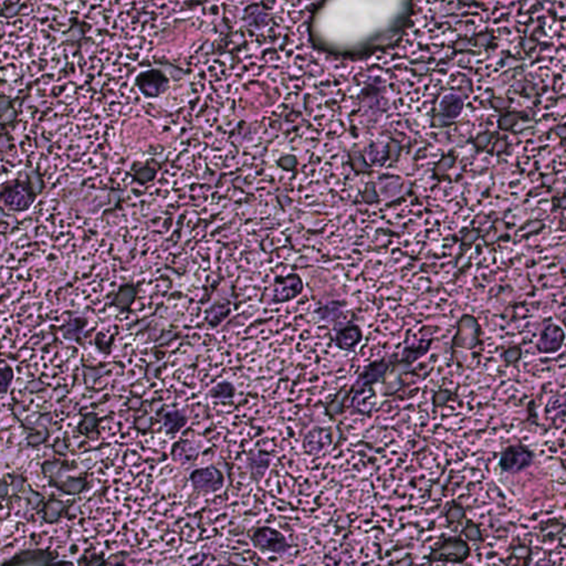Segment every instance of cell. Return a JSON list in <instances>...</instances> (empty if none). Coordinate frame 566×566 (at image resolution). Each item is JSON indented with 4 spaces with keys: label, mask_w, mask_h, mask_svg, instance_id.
I'll list each match as a JSON object with an SVG mask.
<instances>
[{
    "label": "cell",
    "mask_w": 566,
    "mask_h": 566,
    "mask_svg": "<svg viewBox=\"0 0 566 566\" xmlns=\"http://www.w3.org/2000/svg\"><path fill=\"white\" fill-rule=\"evenodd\" d=\"M252 542L259 550L275 555L284 556L291 550L286 535L270 527H260L252 533Z\"/></svg>",
    "instance_id": "obj_1"
},
{
    "label": "cell",
    "mask_w": 566,
    "mask_h": 566,
    "mask_svg": "<svg viewBox=\"0 0 566 566\" xmlns=\"http://www.w3.org/2000/svg\"><path fill=\"white\" fill-rule=\"evenodd\" d=\"M469 555L470 548L468 543L459 537H451L433 550L428 556V560L441 563H464Z\"/></svg>",
    "instance_id": "obj_2"
},
{
    "label": "cell",
    "mask_w": 566,
    "mask_h": 566,
    "mask_svg": "<svg viewBox=\"0 0 566 566\" xmlns=\"http://www.w3.org/2000/svg\"><path fill=\"white\" fill-rule=\"evenodd\" d=\"M533 455L527 447L522 445H512L501 456L500 467L509 474H514L525 469L532 464Z\"/></svg>",
    "instance_id": "obj_3"
},
{
    "label": "cell",
    "mask_w": 566,
    "mask_h": 566,
    "mask_svg": "<svg viewBox=\"0 0 566 566\" xmlns=\"http://www.w3.org/2000/svg\"><path fill=\"white\" fill-rule=\"evenodd\" d=\"M303 290L301 278L298 275L278 277L275 280L271 304L286 303L298 298Z\"/></svg>",
    "instance_id": "obj_4"
},
{
    "label": "cell",
    "mask_w": 566,
    "mask_h": 566,
    "mask_svg": "<svg viewBox=\"0 0 566 566\" xmlns=\"http://www.w3.org/2000/svg\"><path fill=\"white\" fill-rule=\"evenodd\" d=\"M480 325L476 317L464 315L459 322L458 333L454 340V345L462 349L472 350L479 343Z\"/></svg>",
    "instance_id": "obj_5"
},
{
    "label": "cell",
    "mask_w": 566,
    "mask_h": 566,
    "mask_svg": "<svg viewBox=\"0 0 566 566\" xmlns=\"http://www.w3.org/2000/svg\"><path fill=\"white\" fill-rule=\"evenodd\" d=\"M565 334L558 325L551 323L542 331L537 347L539 352L544 354H553L561 350Z\"/></svg>",
    "instance_id": "obj_6"
},
{
    "label": "cell",
    "mask_w": 566,
    "mask_h": 566,
    "mask_svg": "<svg viewBox=\"0 0 566 566\" xmlns=\"http://www.w3.org/2000/svg\"><path fill=\"white\" fill-rule=\"evenodd\" d=\"M333 441V430L329 427H315L304 438V448L310 454H319L330 447Z\"/></svg>",
    "instance_id": "obj_7"
},
{
    "label": "cell",
    "mask_w": 566,
    "mask_h": 566,
    "mask_svg": "<svg viewBox=\"0 0 566 566\" xmlns=\"http://www.w3.org/2000/svg\"><path fill=\"white\" fill-rule=\"evenodd\" d=\"M363 341V332L359 325L349 323L338 329L336 336V344L342 351L351 352L357 349Z\"/></svg>",
    "instance_id": "obj_8"
},
{
    "label": "cell",
    "mask_w": 566,
    "mask_h": 566,
    "mask_svg": "<svg viewBox=\"0 0 566 566\" xmlns=\"http://www.w3.org/2000/svg\"><path fill=\"white\" fill-rule=\"evenodd\" d=\"M389 366H391V363H388L386 359L373 362L372 364L365 367V370L359 374L357 383L352 387V389L353 391H357L359 388L363 389V388L368 387V386L376 383L378 380L383 378Z\"/></svg>",
    "instance_id": "obj_9"
},
{
    "label": "cell",
    "mask_w": 566,
    "mask_h": 566,
    "mask_svg": "<svg viewBox=\"0 0 566 566\" xmlns=\"http://www.w3.org/2000/svg\"><path fill=\"white\" fill-rule=\"evenodd\" d=\"M520 357H521V351H520V349H518V347L508 350V351L506 352V355H504L508 362H514L516 359H519Z\"/></svg>",
    "instance_id": "obj_10"
}]
</instances>
